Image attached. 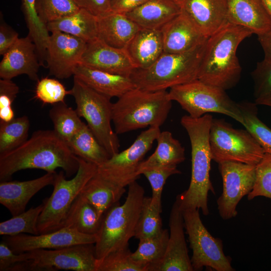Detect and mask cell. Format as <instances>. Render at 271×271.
I'll return each mask as SVG.
<instances>
[{
    "mask_svg": "<svg viewBox=\"0 0 271 271\" xmlns=\"http://www.w3.org/2000/svg\"><path fill=\"white\" fill-rule=\"evenodd\" d=\"M78 167V157L53 130H38L19 147L0 154V181L9 180L16 172L28 169L55 172L60 168L69 177Z\"/></svg>",
    "mask_w": 271,
    "mask_h": 271,
    "instance_id": "6da1fadb",
    "label": "cell"
},
{
    "mask_svg": "<svg viewBox=\"0 0 271 271\" xmlns=\"http://www.w3.org/2000/svg\"><path fill=\"white\" fill-rule=\"evenodd\" d=\"M213 117L207 113L194 118L184 115L181 124L186 130L191 147V178L188 188L176 198L181 210L187 209H201L208 215V195L209 191L215 194L210 179L212 160L209 133Z\"/></svg>",
    "mask_w": 271,
    "mask_h": 271,
    "instance_id": "7a4b0ae2",
    "label": "cell"
},
{
    "mask_svg": "<svg viewBox=\"0 0 271 271\" xmlns=\"http://www.w3.org/2000/svg\"><path fill=\"white\" fill-rule=\"evenodd\" d=\"M252 34L245 27L229 23L209 37L197 79L225 90L235 86L241 73L237 49L239 45Z\"/></svg>",
    "mask_w": 271,
    "mask_h": 271,
    "instance_id": "3957f363",
    "label": "cell"
},
{
    "mask_svg": "<svg viewBox=\"0 0 271 271\" xmlns=\"http://www.w3.org/2000/svg\"><path fill=\"white\" fill-rule=\"evenodd\" d=\"M167 90L147 91L132 89L112 104V121L116 134L146 127H160L172 108Z\"/></svg>",
    "mask_w": 271,
    "mask_h": 271,
    "instance_id": "277c9868",
    "label": "cell"
},
{
    "mask_svg": "<svg viewBox=\"0 0 271 271\" xmlns=\"http://www.w3.org/2000/svg\"><path fill=\"white\" fill-rule=\"evenodd\" d=\"M125 201L113 205L103 214L94 244L97 259L110 252L128 246L134 237L145 196L143 187L136 181L128 186Z\"/></svg>",
    "mask_w": 271,
    "mask_h": 271,
    "instance_id": "5b68a950",
    "label": "cell"
},
{
    "mask_svg": "<svg viewBox=\"0 0 271 271\" xmlns=\"http://www.w3.org/2000/svg\"><path fill=\"white\" fill-rule=\"evenodd\" d=\"M206 42L186 52L163 53L149 68L135 69L130 77L137 88L151 91L167 90L196 79Z\"/></svg>",
    "mask_w": 271,
    "mask_h": 271,
    "instance_id": "8992f818",
    "label": "cell"
},
{
    "mask_svg": "<svg viewBox=\"0 0 271 271\" xmlns=\"http://www.w3.org/2000/svg\"><path fill=\"white\" fill-rule=\"evenodd\" d=\"M78 161V169L72 179H66L64 171L56 173L53 192L49 197L43 201L44 206L38 222L39 234L62 228L72 204L97 172L96 165L79 157Z\"/></svg>",
    "mask_w": 271,
    "mask_h": 271,
    "instance_id": "52a82bcc",
    "label": "cell"
},
{
    "mask_svg": "<svg viewBox=\"0 0 271 271\" xmlns=\"http://www.w3.org/2000/svg\"><path fill=\"white\" fill-rule=\"evenodd\" d=\"M168 93L170 100L177 102L192 118H199L210 112L218 113L244 125L239 103L231 99L222 88L196 79L170 88Z\"/></svg>",
    "mask_w": 271,
    "mask_h": 271,
    "instance_id": "ba28073f",
    "label": "cell"
},
{
    "mask_svg": "<svg viewBox=\"0 0 271 271\" xmlns=\"http://www.w3.org/2000/svg\"><path fill=\"white\" fill-rule=\"evenodd\" d=\"M70 91L76 112L86 121L99 143L111 156L118 153L119 140L111 125L113 103L110 98L95 91L75 76Z\"/></svg>",
    "mask_w": 271,
    "mask_h": 271,
    "instance_id": "9c48e42d",
    "label": "cell"
},
{
    "mask_svg": "<svg viewBox=\"0 0 271 271\" xmlns=\"http://www.w3.org/2000/svg\"><path fill=\"white\" fill-rule=\"evenodd\" d=\"M212 160L256 165L265 152L246 129L235 128L222 119H212L209 133Z\"/></svg>",
    "mask_w": 271,
    "mask_h": 271,
    "instance_id": "30bf717a",
    "label": "cell"
},
{
    "mask_svg": "<svg viewBox=\"0 0 271 271\" xmlns=\"http://www.w3.org/2000/svg\"><path fill=\"white\" fill-rule=\"evenodd\" d=\"M184 228L192 250L191 262L194 270L204 267L216 271H233L231 258L225 255L222 240L211 235L200 218L199 209L182 210Z\"/></svg>",
    "mask_w": 271,
    "mask_h": 271,
    "instance_id": "8fae6325",
    "label": "cell"
},
{
    "mask_svg": "<svg viewBox=\"0 0 271 271\" xmlns=\"http://www.w3.org/2000/svg\"><path fill=\"white\" fill-rule=\"evenodd\" d=\"M160 132V127H149L142 132L128 148L118 152L98 166L97 172L119 186H128L140 178L139 167Z\"/></svg>",
    "mask_w": 271,
    "mask_h": 271,
    "instance_id": "7c38bea8",
    "label": "cell"
},
{
    "mask_svg": "<svg viewBox=\"0 0 271 271\" xmlns=\"http://www.w3.org/2000/svg\"><path fill=\"white\" fill-rule=\"evenodd\" d=\"M30 270L96 271L94 243L29 251Z\"/></svg>",
    "mask_w": 271,
    "mask_h": 271,
    "instance_id": "4fadbf2b",
    "label": "cell"
},
{
    "mask_svg": "<svg viewBox=\"0 0 271 271\" xmlns=\"http://www.w3.org/2000/svg\"><path fill=\"white\" fill-rule=\"evenodd\" d=\"M218 164L223 191L217 200V208L220 217L228 220L237 215L239 202L252 190L256 165L231 161Z\"/></svg>",
    "mask_w": 271,
    "mask_h": 271,
    "instance_id": "5bb4252c",
    "label": "cell"
},
{
    "mask_svg": "<svg viewBox=\"0 0 271 271\" xmlns=\"http://www.w3.org/2000/svg\"><path fill=\"white\" fill-rule=\"evenodd\" d=\"M51 33L45 59L49 73L58 79L68 78L81 63L87 43L65 33Z\"/></svg>",
    "mask_w": 271,
    "mask_h": 271,
    "instance_id": "9a60e30c",
    "label": "cell"
},
{
    "mask_svg": "<svg viewBox=\"0 0 271 271\" xmlns=\"http://www.w3.org/2000/svg\"><path fill=\"white\" fill-rule=\"evenodd\" d=\"M4 240L16 253L36 249H53L80 244L94 243L96 235L81 233L75 229L63 227L56 231L28 235L21 233L14 236H4Z\"/></svg>",
    "mask_w": 271,
    "mask_h": 271,
    "instance_id": "2e32d148",
    "label": "cell"
},
{
    "mask_svg": "<svg viewBox=\"0 0 271 271\" xmlns=\"http://www.w3.org/2000/svg\"><path fill=\"white\" fill-rule=\"evenodd\" d=\"M169 226L165 254L150 271H193L185 237L182 211L176 200L170 212Z\"/></svg>",
    "mask_w": 271,
    "mask_h": 271,
    "instance_id": "e0dca14e",
    "label": "cell"
},
{
    "mask_svg": "<svg viewBox=\"0 0 271 271\" xmlns=\"http://www.w3.org/2000/svg\"><path fill=\"white\" fill-rule=\"evenodd\" d=\"M183 13L209 38L228 22L226 0H177Z\"/></svg>",
    "mask_w": 271,
    "mask_h": 271,
    "instance_id": "ac0fdd59",
    "label": "cell"
},
{
    "mask_svg": "<svg viewBox=\"0 0 271 271\" xmlns=\"http://www.w3.org/2000/svg\"><path fill=\"white\" fill-rule=\"evenodd\" d=\"M80 64L93 69L128 77L136 69L124 49L111 47L98 38L87 43Z\"/></svg>",
    "mask_w": 271,
    "mask_h": 271,
    "instance_id": "d6986e66",
    "label": "cell"
},
{
    "mask_svg": "<svg viewBox=\"0 0 271 271\" xmlns=\"http://www.w3.org/2000/svg\"><path fill=\"white\" fill-rule=\"evenodd\" d=\"M37 48L28 35L19 38L3 55L0 63L1 79H11L20 75H27L33 81H38L41 66Z\"/></svg>",
    "mask_w": 271,
    "mask_h": 271,
    "instance_id": "ffe728a7",
    "label": "cell"
},
{
    "mask_svg": "<svg viewBox=\"0 0 271 271\" xmlns=\"http://www.w3.org/2000/svg\"><path fill=\"white\" fill-rule=\"evenodd\" d=\"M56 172H47L35 179L0 183V203L13 216L24 211L30 199L45 187L53 185Z\"/></svg>",
    "mask_w": 271,
    "mask_h": 271,
    "instance_id": "44dd1931",
    "label": "cell"
},
{
    "mask_svg": "<svg viewBox=\"0 0 271 271\" xmlns=\"http://www.w3.org/2000/svg\"><path fill=\"white\" fill-rule=\"evenodd\" d=\"M164 53H182L204 43V36L181 12L161 29Z\"/></svg>",
    "mask_w": 271,
    "mask_h": 271,
    "instance_id": "7402d4cb",
    "label": "cell"
},
{
    "mask_svg": "<svg viewBox=\"0 0 271 271\" xmlns=\"http://www.w3.org/2000/svg\"><path fill=\"white\" fill-rule=\"evenodd\" d=\"M229 23L259 35L271 29V18L261 0H226Z\"/></svg>",
    "mask_w": 271,
    "mask_h": 271,
    "instance_id": "603a6c76",
    "label": "cell"
},
{
    "mask_svg": "<svg viewBox=\"0 0 271 271\" xmlns=\"http://www.w3.org/2000/svg\"><path fill=\"white\" fill-rule=\"evenodd\" d=\"M73 76L95 91L110 98H118L137 87L130 77L93 69L81 64L76 68Z\"/></svg>",
    "mask_w": 271,
    "mask_h": 271,
    "instance_id": "cb8c5ba5",
    "label": "cell"
},
{
    "mask_svg": "<svg viewBox=\"0 0 271 271\" xmlns=\"http://www.w3.org/2000/svg\"><path fill=\"white\" fill-rule=\"evenodd\" d=\"M181 13L176 0H148L125 15L141 28L161 30Z\"/></svg>",
    "mask_w": 271,
    "mask_h": 271,
    "instance_id": "d4e9b609",
    "label": "cell"
},
{
    "mask_svg": "<svg viewBox=\"0 0 271 271\" xmlns=\"http://www.w3.org/2000/svg\"><path fill=\"white\" fill-rule=\"evenodd\" d=\"M124 50L137 69L149 68L164 53L161 30L141 28Z\"/></svg>",
    "mask_w": 271,
    "mask_h": 271,
    "instance_id": "484cf974",
    "label": "cell"
},
{
    "mask_svg": "<svg viewBox=\"0 0 271 271\" xmlns=\"http://www.w3.org/2000/svg\"><path fill=\"white\" fill-rule=\"evenodd\" d=\"M98 38L107 45L124 49L141 29L125 14L110 12L97 17Z\"/></svg>",
    "mask_w": 271,
    "mask_h": 271,
    "instance_id": "4316f807",
    "label": "cell"
},
{
    "mask_svg": "<svg viewBox=\"0 0 271 271\" xmlns=\"http://www.w3.org/2000/svg\"><path fill=\"white\" fill-rule=\"evenodd\" d=\"M125 187L104 178L97 172L88 181L81 194L96 208L99 218L125 193Z\"/></svg>",
    "mask_w": 271,
    "mask_h": 271,
    "instance_id": "83f0119b",
    "label": "cell"
},
{
    "mask_svg": "<svg viewBox=\"0 0 271 271\" xmlns=\"http://www.w3.org/2000/svg\"><path fill=\"white\" fill-rule=\"evenodd\" d=\"M47 27L49 32L65 33L87 43L98 38L97 17L83 9L48 23Z\"/></svg>",
    "mask_w": 271,
    "mask_h": 271,
    "instance_id": "f1b7e54d",
    "label": "cell"
},
{
    "mask_svg": "<svg viewBox=\"0 0 271 271\" xmlns=\"http://www.w3.org/2000/svg\"><path fill=\"white\" fill-rule=\"evenodd\" d=\"M157 147L154 153L140 164L138 173L164 166L176 165L185 160V149L169 131H161L156 139Z\"/></svg>",
    "mask_w": 271,
    "mask_h": 271,
    "instance_id": "f546056e",
    "label": "cell"
},
{
    "mask_svg": "<svg viewBox=\"0 0 271 271\" xmlns=\"http://www.w3.org/2000/svg\"><path fill=\"white\" fill-rule=\"evenodd\" d=\"M101 218H99L94 206L80 194L72 204L62 228L75 229L85 234L96 235Z\"/></svg>",
    "mask_w": 271,
    "mask_h": 271,
    "instance_id": "4dcf8cb0",
    "label": "cell"
},
{
    "mask_svg": "<svg viewBox=\"0 0 271 271\" xmlns=\"http://www.w3.org/2000/svg\"><path fill=\"white\" fill-rule=\"evenodd\" d=\"M67 144L75 155L97 166L111 157L84 122L79 131Z\"/></svg>",
    "mask_w": 271,
    "mask_h": 271,
    "instance_id": "1f68e13d",
    "label": "cell"
},
{
    "mask_svg": "<svg viewBox=\"0 0 271 271\" xmlns=\"http://www.w3.org/2000/svg\"><path fill=\"white\" fill-rule=\"evenodd\" d=\"M169 232L163 229L158 234L140 239L136 250L132 252L134 260L147 266L148 271L159 263L163 258L167 247Z\"/></svg>",
    "mask_w": 271,
    "mask_h": 271,
    "instance_id": "d6a6232c",
    "label": "cell"
},
{
    "mask_svg": "<svg viewBox=\"0 0 271 271\" xmlns=\"http://www.w3.org/2000/svg\"><path fill=\"white\" fill-rule=\"evenodd\" d=\"M49 116L53 124V130L66 144L79 131L83 122L76 110L64 102L53 104Z\"/></svg>",
    "mask_w": 271,
    "mask_h": 271,
    "instance_id": "836d02e7",
    "label": "cell"
},
{
    "mask_svg": "<svg viewBox=\"0 0 271 271\" xmlns=\"http://www.w3.org/2000/svg\"><path fill=\"white\" fill-rule=\"evenodd\" d=\"M30 120L24 115L9 121L0 120V154L11 151L28 139Z\"/></svg>",
    "mask_w": 271,
    "mask_h": 271,
    "instance_id": "e575fe53",
    "label": "cell"
},
{
    "mask_svg": "<svg viewBox=\"0 0 271 271\" xmlns=\"http://www.w3.org/2000/svg\"><path fill=\"white\" fill-rule=\"evenodd\" d=\"M44 206L42 204L36 207H32L10 219L0 223V235L14 236L21 233L32 235L39 234L38 222L40 215Z\"/></svg>",
    "mask_w": 271,
    "mask_h": 271,
    "instance_id": "d590c367",
    "label": "cell"
},
{
    "mask_svg": "<svg viewBox=\"0 0 271 271\" xmlns=\"http://www.w3.org/2000/svg\"><path fill=\"white\" fill-rule=\"evenodd\" d=\"M162 206L154 203L151 197H145L136 228L134 237L140 240L153 237L162 230Z\"/></svg>",
    "mask_w": 271,
    "mask_h": 271,
    "instance_id": "8d00e7d4",
    "label": "cell"
},
{
    "mask_svg": "<svg viewBox=\"0 0 271 271\" xmlns=\"http://www.w3.org/2000/svg\"><path fill=\"white\" fill-rule=\"evenodd\" d=\"M238 103L243 115V126L261 147L265 153L271 155V129L258 118L257 104L246 101Z\"/></svg>",
    "mask_w": 271,
    "mask_h": 271,
    "instance_id": "74e56055",
    "label": "cell"
},
{
    "mask_svg": "<svg viewBox=\"0 0 271 271\" xmlns=\"http://www.w3.org/2000/svg\"><path fill=\"white\" fill-rule=\"evenodd\" d=\"M128 246L113 251L97 259L96 271H148L147 265L137 262Z\"/></svg>",
    "mask_w": 271,
    "mask_h": 271,
    "instance_id": "f35d334b",
    "label": "cell"
},
{
    "mask_svg": "<svg viewBox=\"0 0 271 271\" xmlns=\"http://www.w3.org/2000/svg\"><path fill=\"white\" fill-rule=\"evenodd\" d=\"M36 8L40 19L46 25L80 9L73 0H36Z\"/></svg>",
    "mask_w": 271,
    "mask_h": 271,
    "instance_id": "ab89813d",
    "label": "cell"
},
{
    "mask_svg": "<svg viewBox=\"0 0 271 271\" xmlns=\"http://www.w3.org/2000/svg\"><path fill=\"white\" fill-rule=\"evenodd\" d=\"M258 196L271 199V155L268 153H265L256 165L254 183L247 199L251 200Z\"/></svg>",
    "mask_w": 271,
    "mask_h": 271,
    "instance_id": "60d3db41",
    "label": "cell"
},
{
    "mask_svg": "<svg viewBox=\"0 0 271 271\" xmlns=\"http://www.w3.org/2000/svg\"><path fill=\"white\" fill-rule=\"evenodd\" d=\"M71 94L58 80L45 77L38 81L35 97L45 104H54L64 102L66 95Z\"/></svg>",
    "mask_w": 271,
    "mask_h": 271,
    "instance_id": "b9f144b4",
    "label": "cell"
},
{
    "mask_svg": "<svg viewBox=\"0 0 271 271\" xmlns=\"http://www.w3.org/2000/svg\"><path fill=\"white\" fill-rule=\"evenodd\" d=\"M180 173L181 171L176 165L161 166L142 172V175L146 177L151 186L152 195L151 197L153 203L162 206V193L167 179L173 175Z\"/></svg>",
    "mask_w": 271,
    "mask_h": 271,
    "instance_id": "7bdbcfd3",
    "label": "cell"
},
{
    "mask_svg": "<svg viewBox=\"0 0 271 271\" xmlns=\"http://www.w3.org/2000/svg\"><path fill=\"white\" fill-rule=\"evenodd\" d=\"M19 92V86L11 79H0V120L9 121L14 118L12 103Z\"/></svg>",
    "mask_w": 271,
    "mask_h": 271,
    "instance_id": "ee69618b",
    "label": "cell"
},
{
    "mask_svg": "<svg viewBox=\"0 0 271 271\" xmlns=\"http://www.w3.org/2000/svg\"><path fill=\"white\" fill-rule=\"evenodd\" d=\"M255 99L271 95V60L263 58L251 73Z\"/></svg>",
    "mask_w": 271,
    "mask_h": 271,
    "instance_id": "f6af8a7d",
    "label": "cell"
},
{
    "mask_svg": "<svg viewBox=\"0 0 271 271\" xmlns=\"http://www.w3.org/2000/svg\"><path fill=\"white\" fill-rule=\"evenodd\" d=\"M30 260L29 251L16 253L4 240L1 241L0 243L1 271H21L23 264Z\"/></svg>",
    "mask_w": 271,
    "mask_h": 271,
    "instance_id": "bcb514c9",
    "label": "cell"
},
{
    "mask_svg": "<svg viewBox=\"0 0 271 271\" xmlns=\"http://www.w3.org/2000/svg\"><path fill=\"white\" fill-rule=\"evenodd\" d=\"M19 38L18 32L4 21L1 13L0 55L3 56Z\"/></svg>",
    "mask_w": 271,
    "mask_h": 271,
    "instance_id": "7dc6e473",
    "label": "cell"
},
{
    "mask_svg": "<svg viewBox=\"0 0 271 271\" xmlns=\"http://www.w3.org/2000/svg\"><path fill=\"white\" fill-rule=\"evenodd\" d=\"M80 9L89 12L96 17L111 12L110 0H73Z\"/></svg>",
    "mask_w": 271,
    "mask_h": 271,
    "instance_id": "c3c4849f",
    "label": "cell"
},
{
    "mask_svg": "<svg viewBox=\"0 0 271 271\" xmlns=\"http://www.w3.org/2000/svg\"><path fill=\"white\" fill-rule=\"evenodd\" d=\"M148 0H110L111 12L127 14L137 8Z\"/></svg>",
    "mask_w": 271,
    "mask_h": 271,
    "instance_id": "681fc988",
    "label": "cell"
},
{
    "mask_svg": "<svg viewBox=\"0 0 271 271\" xmlns=\"http://www.w3.org/2000/svg\"><path fill=\"white\" fill-rule=\"evenodd\" d=\"M257 36L258 42L264 52V58L271 60V29Z\"/></svg>",
    "mask_w": 271,
    "mask_h": 271,
    "instance_id": "f907efd6",
    "label": "cell"
},
{
    "mask_svg": "<svg viewBox=\"0 0 271 271\" xmlns=\"http://www.w3.org/2000/svg\"><path fill=\"white\" fill-rule=\"evenodd\" d=\"M255 102L257 105H263L271 107V95L255 99Z\"/></svg>",
    "mask_w": 271,
    "mask_h": 271,
    "instance_id": "816d5d0a",
    "label": "cell"
},
{
    "mask_svg": "<svg viewBox=\"0 0 271 271\" xmlns=\"http://www.w3.org/2000/svg\"><path fill=\"white\" fill-rule=\"evenodd\" d=\"M271 18V0H261Z\"/></svg>",
    "mask_w": 271,
    "mask_h": 271,
    "instance_id": "f5cc1de1",
    "label": "cell"
},
{
    "mask_svg": "<svg viewBox=\"0 0 271 271\" xmlns=\"http://www.w3.org/2000/svg\"><path fill=\"white\" fill-rule=\"evenodd\" d=\"M176 1H177V0H176Z\"/></svg>",
    "mask_w": 271,
    "mask_h": 271,
    "instance_id": "db71d44e",
    "label": "cell"
}]
</instances>
